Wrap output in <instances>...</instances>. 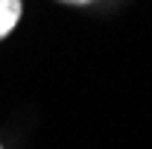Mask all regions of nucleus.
<instances>
[{"label":"nucleus","instance_id":"nucleus-3","mask_svg":"<svg viewBox=\"0 0 152 149\" xmlns=\"http://www.w3.org/2000/svg\"><path fill=\"white\" fill-rule=\"evenodd\" d=\"M0 149H3V146H0Z\"/></svg>","mask_w":152,"mask_h":149},{"label":"nucleus","instance_id":"nucleus-2","mask_svg":"<svg viewBox=\"0 0 152 149\" xmlns=\"http://www.w3.org/2000/svg\"><path fill=\"white\" fill-rule=\"evenodd\" d=\"M61 3H73V6H85V3H94V0H61Z\"/></svg>","mask_w":152,"mask_h":149},{"label":"nucleus","instance_id":"nucleus-1","mask_svg":"<svg viewBox=\"0 0 152 149\" xmlns=\"http://www.w3.org/2000/svg\"><path fill=\"white\" fill-rule=\"evenodd\" d=\"M20 20V0H0V38H6Z\"/></svg>","mask_w":152,"mask_h":149}]
</instances>
